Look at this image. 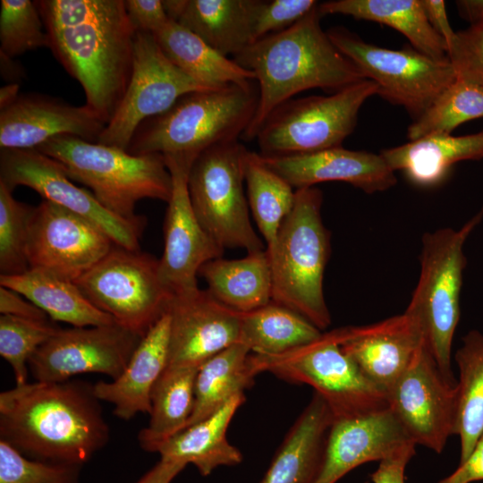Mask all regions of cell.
I'll return each mask as SVG.
<instances>
[{
  "mask_svg": "<svg viewBox=\"0 0 483 483\" xmlns=\"http://www.w3.org/2000/svg\"><path fill=\"white\" fill-rule=\"evenodd\" d=\"M456 4L462 18L470 23L483 18V0H461Z\"/></svg>",
  "mask_w": 483,
  "mask_h": 483,
  "instance_id": "52",
  "label": "cell"
},
{
  "mask_svg": "<svg viewBox=\"0 0 483 483\" xmlns=\"http://www.w3.org/2000/svg\"><path fill=\"white\" fill-rule=\"evenodd\" d=\"M109 436L88 382L34 381L0 394V440L29 458L82 466Z\"/></svg>",
  "mask_w": 483,
  "mask_h": 483,
  "instance_id": "2",
  "label": "cell"
},
{
  "mask_svg": "<svg viewBox=\"0 0 483 483\" xmlns=\"http://www.w3.org/2000/svg\"><path fill=\"white\" fill-rule=\"evenodd\" d=\"M244 178L249 208L268 248L294 206L296 191L264 162L259 153L249 149Z\"/></svg>",
  "mask_w": 483,
  "mask_h": 483,
  "instance_id": "37",
  "label": "cell"
},
{
  "mask_svg": "<svg viewBox=\"0 0 483 483\" xmlns=\"http://www.w3.org/2000/svg\"><path fill=\"white\" fill-rule=\"evenodd\" d=\"M40 47L49 48V38L35 1L1 0L0 55L15 58Z\"/></svg>",
  "mask_w": 483,
  "mask_h": 483,
  "instance_id": "39",
  "label": "cell"
},
{
  "mask_svg": "<svg viewBox=\"0 0 483 483\" xmlns=\"http://www.w3.org/2000/svg\"><path fill=\"white\" fill-rule=\"evenodd\" d=\"M411 445L415 444L389 408L334 419L314 483H337L353 469L369 462H381Z\"/></svg>",
  "mask_w": 483,
  "mask_h": 483,
  "instance_id": "22",
  "label": "cell"
},
{
  "mask_svg": "<svg viewBox=\"0 0 483 483\" xmlns=\"http://www.w3.org/2000/svg\"><path fill=\"white\" fill-rule=\"evenodd\" d=\"M0 182L13 191L26 186L99 226L115 245L139 250L146 218L130 221L105 208L92 192L72 182L63 166L37 149H1Z\"/></svg>",
  "mask_w": 483,
  "mask_h": 483,
  "instance_id": "15",
  "label": "cell"
},
{
  "mask_svg": "<svg viewBox=\"0 0 483 483\" xmlns=\"http://www.w3.org/2000/svg\"><path fill=\"white\" fill-rule=\"evenodd\" d=\"M186 466L182 462L160 459L135 483H171Z\"/></svg>",
  "mask_w": 483,
  "mask_h": 483,
  "instance_id": "50",
  "label": "cell"
},
{
  "mask_svg": "<svg viewBox=\"0 0 483 483\" xmlns=\"http://www.w3.org/2000/svg\"><path fill=\"white\" fill-rule=\"evenodd\" d=\"M199 368L167 367L151 392L148 426L140 431V445L147 452L186 428L194 407Z\"/></svg>",
  "mask_w": 483,
  "mask_h": 483,
  "instance_id": "33",
  "label": "cell"
},
{
  "mask_svg": "<svg viewBox=\"0 0 483 483\" xmlns=\"http://www.w3.org/2000/svg\"><path fill=\"white\" fill-rule=\"evenodd\" d=\"M428 20L446 46V52L453 43L456 31H454L448 21L445 3L443 0H421Z\"/></svg>",
  "mask_w": 483,
  "mask_h": 483,
  "instance_id": "49",
  "label": "cell"
},
{
  "mask_svg": "<svg viewBox=\"0 0 483 483\" xmlns=\"http://www.w3.org/2000/svg\"><path fill=\"white\" fill-rule=\"evenodd\" d=\"M124 6L136 31L155 34L170 21L160 0H124Z\"/></svg>",
  "mask_w": 483,
  "mask_h": 483,
  "instance_id": "45",
  "label": "cell"
},
{
  "mask_svg": "<svg viewBox=\"0 0 483 483\" xmlns=\"http://www.w3.org/2000/svg\"><path fill=\"white\" fill-rule=\"evenodd\" d=\"M258 97L256 80L187 93L163 114L144 121L126 151L160 154L192 165L206 149L242 138Z\"/></svg>",
  "mask_w": 483,
  "mask_h": 483,
  "instance_id": "4",
  "label": "cell"
},
{
  "mask_svg": "<svg viewBox=\"0 0 483 483\" xmlns=\"http://www.w3.org/2000/svg\"><path fill=\"white\" fill-rule=\"evenodd\" d=\"M483 480V434L472 452L449 476L436 483H471Z\"/></svg>",
  "mask_w": 483,
  "mask_h": 483,
  "instance_id": "48",
  "label": "cell"
},
{
  "mask_svg": "<svg viewBox=\"0 0 483 483\" xmlns=\"http://www.w3.org/2000/svg\"><path fill=\"white\" fill-rule=\"evenodd\" d=\"M321 16L344 14L358 20L389 26L410 41L420 53L447 59L444 40L431 27L421 0H335L318 4Z\"/></svg>",
  "mask_w": 483,
  "mask_h": 483,
  "instance_id": "31",
  "label": "cell"
},
{
  "mask_svg": "<svg viewBox=\"0 0 483 483\" xmlns=\"http://www.w3.org/2000/svg\"><path fill=\"white\" fill-rule=\"evenodd\" d=\"M345 331L346 326L332 329L278 355L250 353L251 369L256 376L268 372L290 383L311 386L326 402L334 419L365 416L388 408L386 393L343 351Z\"/></svg>",
  "mask_w": 483,
  "mask_h": 483,
  "instance_id": "8",
  "label": "cell"
},
{
  "mask_svg": "<svg viewBox=\"0 0 483 483\" xmlns=\"http://www.w3.org/2000/svg\"><path fill=\"white\" fill-rule=\"evenodd\" d=\"M247 151L238 140L206 149L191 165L187 185L194 213L215 242L251 253L267 246L253 228L244 193Z\"/></svg>",
  "mask_w": 483,
  "mask_h": 483,
  "instance_id": "9",
  "label": "cell"
},
{
  "mask_svg": "<svg viewBox=\"0 0 483 483\" xmlns=\"http://www.w3.org/2000/svg\"><path fill=\"white\" fill-rule=\"evenodd\" d=\"M19 89V83H7L0 89V109L10 106L18 98Z\"/></svg>",
  "mask_w": 483,
  "mask_h": 483,
  "instance_id": "53",
  "label": "cell"
},
{
  "mask_svg": "<svg viewBox=\"0 0 483 483\" xmlns=\"http://www.w3.org/2000/svg\"><path fill=\"white\" fill-rule=\"evenodd\" d=\"M0 67L2 77L8 83H19L25 77L24 69L13 61V58L0 55Z\"/></svg>",
  "mask_w": 483,
  "mask_h": 483,
  "instance_id": "51",
  "label": "cell"
},
{
  "mask_svg": "<svg viewBox=\"0 0 483 483\" xmlns=\"http://www.w3.org/2000/svg\"><path fill=\"white\" fill-rule=\"evenodd\" d=\"M169 335L167 311L142 337L117 378L93 385L98 400L114 405V416L129 420L139 412L150 413L152 389L168 364Z\"/></svg>",
  "mask_w": 483,
  "mask_h": 483,
  "instance_id": "24",
  "label": "cell"
},
{
  "mask_svg": "<svg viewBox=\"0 0 483 483\" xmlns=\"http://www.w3.org/2000/svg\"><path fill=\"white\" fill-rule=\"evenodd\" d=\"M378 86L362 80L328 96L292 97L275 108L256 137L263 156H287L342 147L365 101Z\"/></svg>",
  "mask_w": 483,
  "mask_h": 483,
  "instance_id": "10",
  "label": "cell"
},
{
  "mask_svg": "<svg viewBox=\"0 0 483 483\" xmlns=\"http://www.w3.org/2000/svg\"><path fill=\"white\" fill-rule=\"evenodd\" d=\"M415 445H411L394 455L379 462L370 475L373 483H404L407 464L415 455Z\"/></svg>",
  "mask_w": 483,
  "mask_h": 483,
  "instance_id": "47",
  "label": "cell"
},
{
  "mask_svg": "<svg viewBox=\"0 0 483 483\" xmlns=\"http://www.w3.org/2000/svg\"><path fill=\"white\" fill-rule=\"evenodd\" d=\"M425 343L419 321L404 311L370 325L346 326L341 347L386 394Z\"/></svg>",
  "mask_w": 483,
  "mask_h": 483,
  "instance_id": "21",
  "label": "cell"
},
{
  "mask_svg": "<svg viewBox=\"0 0 483 483\" xmlns=\"http://www.w3.org/2000/svg\"><path fill=\"white\" fill-rule=\"evenodd\" d=\"M322 333L301 315L273 301L240 312L239 343L253 354H282L314 341Z\"/></svg>",
  "mask_w": 483,
  "mask_h": 483,
  "instance_id": "34",
  "label": "cell"
},
{
  "mask_svg": "<svg viewBox=\"0 0 483 483\" xmlns=\"http://www.w3.org/2000/svg\"><path fill=\"white\" fill-rule=\"evenodd\" d=\"M152 35L162 52L175 66L208 89L256 80L251 71L221 55L175 21L170 20L163 29Z\"/></svg>",
  "mask_w": 483,
  "mask_h": 483,
  "instance_id": "32",
  "label": "cell"
},
{
  "mask_svg": "<svg viewBox=\"0 0 483 483\" xmlns=\"http://www.w3.org/2000/svg\"><path fill=\"white\" fill-rule=\"evenodd\" d=\"M208 292L225 306L248 312L272 301V275L267 250L238 259H212L199 271Z\"/></svg>",
  "mask_w": 483,
  "mask_h": 483,
  "instance_id": "30",
  "label": "cell"
},
{
  "mask_svg": "<svg viewBox=\"0 0 483 483\" xmlns=\"http://www.w3.org/2000/svg\"><path fill=\"white\" fill-rule=\"evenodd\" d=\"M114 242L91 221L43 199L29 221L30 268L75 281L103 258Z\"/></svg>",
  "mask_w": 483,
  "mask_h": 483,
  "instance_id": "17",
  "label": "cell"
},
{
  "mask_svg": "<svg viewBox=\"0 0 483 483\" xmlns=\"http://www.w3.org/2000/svg\"><path fill=\"white\" fill-rule=\"evenodd\" d=\"M326 32L364 78L378 86V95L403 106L414 120L457 79L448 58L436 60L412 47L401 50L377 47L342 27Z\"/></svg>",
  "mask_w": 483,
  "mask_h": 483,
  "instance_id": "12",
  "label": "cell"
},
{
  "mask_svg": "<svg viewBox=\"0 0 483 483\" xmlns=\"http://www.w3.org/2000/svg\"><path fill=\"white\" fill-rule=\"evenodd\" d=\"M208 89L175 66L151 33L136 31L129 84L97 143L127 150L144 121L163 114L187 93Z\"/></svg>",
  "mask_w": 483,
  "mask_h": 483,
  "instance_id": "13",
  "label": "cell"
},
{
  "mask_svg": "<svg viewBox=\"0 0 483 483\" xmlns=\"http://www.w3.org/2000/svg\"><path fill=\"white\" fill-rule=\"evenodd\" d=\"M168 313L167 367L199 368L239 343L240 312L216 301L207 289L174 295Z\"/></svg>",
  "mask_w": 483,
  "mask_h": 483,
  "instance_id": "19",
  "label": "cell"
},
{
  "mask_svg": "<svg viewBox=\"0 0 483 483\" xmlns=\"http://www.w3.org/2000/svg\"><path fill=\"white\" fill-rule=\"evenodd\" d=\"M457 79L483 88V18L460 31L446 52Z\"/></svg>",
  "mask_w": 483,
  "mask_h": 483,
  "instance_id": "43",
  "label": "cell"
},
{
  "mask_svg": "<svg viewBox=\"0 0 483 483\" xmlns=\"http://www.w3.org/2000/svg\"><path fill=\"white\" fill-rule=\"evenodd\" d=\"M380 154L392 170L402 171L413 183L434 186L454 164L483 158V131L463 136L429 134Z\"/></svg>",
  "mask_w": 483,
  "mask_h": 483,
  "instance_id": "27",
  "label": "cell"
},
{
  "mask_svg": "<svg viewBox=\"0 0 483 483\" xmlns=\"http://www.w3.org/2000/svg\"><path fill=\"white\" fill-rule=\"evenodd\" d=\"M0 285L27 298L52 321L76 327L117 324L95 307L74 281L47 270L30 268L20 275H0Z\"/></svg>",
  "mask_w": 483,
  "mask_h": 483,
  "instance_id": "29",
  "label": "cell"
},
{
  "mask_svg": "<svg viewBox=\"0 0 483 483\" xmlns=\"http://www.w3.org/2000/svg\"><path fill=\"white\" fill-rule=\"evenodd\" d=\"M37 150L56 160L71 180L89 187L105 208L121 218L141 219L135 214L141 199H170L172 175L160 154L132 155L70 135L55 137Z\"/></svg>",
  "mask_w": 483,
  "mask_h": 483,
  "instance_id": "6",
  "label": "cell"
},
{
  "mask_svg": "<svg viewBox=\"0 0 483 483\" xmlns=\"http://www.w3.org/2000/svg\"><path fill=\"white\" fill-rule=\"evenodd\" d=\"M74 283L95 307L142 337L174 296L160 275L159 259L115 244Z\"/></svg>",
  "mask_w": 483,
  "mask_h": 483,
  "instance_id": "11",
  "label": "cell"
},
{
  "mask_svg": "<svg viewBox=\"0 0 483 483\" xmlns=\"http://www.w3.org/2000/svg\"><path fill=\"white\" fill-rule=\"evenodd\" d=\"M386 396L388 408L416 445L444 451L455 435L457 381L445 377L426 343Z\"/></svg>",
  "mask_w": 483,
  "mask_h": 483,
  "instance_id": "14",
  "label": "cell"
},
{
  "mask_svg": "<svg viewBox=\"0 0 483 483\" xmlns=\"http://www.w3.org/2000/svg\"><path fill=\"white\" fill-rule=\"evenodd\" d=\"M81 468L29 458L0 440V483H79Z\"/></svg>",
  "mask_w": 483,
  "mask_h": 483,
  "instance_id": "42",
  "label": "cell"
},
{
  "mask_svg": "<svg viewBox=\"0 0 483 483\" xmlns=\"http://www.w3.org/2000/svg\"><path fill=\"white\" fill-rule=\"evenodd\" d=\"M483 217L481 209L460 229L440 228L422 237L419 275L405 311L419 323L426 344L445 377L453 382L452 345L460 319L464 243Z\"/></svg>",
  "mask_w": 483,
  "mask_h": 483,
  "instance_id": "7",
  "label": "cell"
},
{
  "mask_svg": "<svg viewBox=\"0 0 483 483\" xmlns=\"http://www.w3.org/2000/svg\"><path fill=\"white\" fill-rule=\"evenodd\" d=\"M454 360L459 369L455 435L460 437L462 462L483 434V334L468 332Z\"/></svg>",
  "mask_w": 483,
  "mask_h": 483,
  "instance_id": "36",
  "label": "cell"
},
{
  "mask_svg": "<svg viewBox=\"0 0 483 483\" xmlns=\"http://www.w3.org/2000/svg\"><path fill=\"white\" fill-rule=\"evenodd\" d=\"M106 125L86 104L77 106L43 94H20L0 109V149H37L63 135L97 142Z\"/></svg>",
  "mask_w": 483,
  "mask_h": 483,
  "instance_id": "20",
  "label": "cell"
},
{
  "mask_svg": "<svg viewBox=\"0 0 483 483\" xmlns=\"http://www.w3.org/2000/svg\"><path fill=\"white\" fill-rule=\"evenodd\" d=\"M483 118V88L461 79L445 89L407 129L409 140L451 132L461 124Z\"/></svg>",
  "mask_w": 483,
  "mask_h": 483,
  "instance_id": "38",
  "label": "cell"
},
{
  "mask_svg": "<svg viewBox=\"0 0 483 483\" xmlns=\"http://www.w3.org/2000/svg\"><path fill=\"white\" fill-rule=\"evenodd\" d=\"M49 48L82 87L86 105L106 123L129 84L136 30L124 0L35 1Z\"/></svg>",
  "mask_w": 483,
  "mask_h": 483,
  "instance_id": "1",
  "label": "cell"
},
{
  "mask_svg": "<svg viewBox=\"0 0 483 483\" xmlns=\"http://www.w3.org/2000/svg\"><path fill=\"white\" fill-rule=\"evenodd\" d=\"M318 4L314 0H260L253 29L254 42L292 27Z\"/></svg>",
  "mask_w": 483,
  "mask_h": 483,
  "instance_id": "44",
  "label": "cell"
},
{
  "mask_svg": "<svg viewBox=\"0 0 483 483\" xmlns=\"http://www.w3.org/2000/svg\"><path fill=\"white\" fill-rule=\"evenodd\" d=\"M34 207L16 200L0 182V275H15L30 269L27 258L29 221Z\"/></svg>",
  "mask_w": 483,
  "mask_h": 483,
  "instance_id": "40",
  "label": "cell"
},
{
  "mask_svg": "<svg viewBox=\"0 0 483 483\" xmlns=\"http://www.w3.org/2000/svg\"><path fill=\"white\" fill-rule=\"evenodd\" d=\"M165 159L173 190L164 222L165 245L159 272L166 287L178 295L199 288L200 267L221 258L224 249L202 227L192 208L187 185L191 164L172 157Z\"/></svg>",
  "mask_w": 483,
  "mask_h": 483,
  "instance_id": "18",
  "label": "cell"
},
{
  "mask_svg": "<svg viewBox=\"0 0 483 483\" xmlns=\"http://www.w3.org/2000/svg\"><path fill=\"white\" fill-rule=\"evenodd\" d=\"M261 155V154H260ZM264 162L293 188L325 182H343L367 193L385 191L396 184L394 171L381 154L343 147L287 156H263Z\"/></svg>",
  "mask_w": 483,
  "mask_h": 483,
  "instance_id": "23",
  "label": "cell"
},
{
  "mask_svg": "<svg viewBox=\"0 0 483 483\" xmlns=\"http://www.w3.org/2000/svg\"><path fill=\"white\" fill-rule=\"evenodd\" d=\"M322 191L297 189L294 206L267 248L272 301L304 317L320 331L331 325L323 280L331 245L321 216Z\"/></svg>",
  "mask_w": 483,
  "mask_h": 483,
  "instance_id": "5",
  "label": "cell"
},
{
  "mask_svg": "<svg viewBox=\"0 0 483 483\" xmlns=\"http://www.w3.org/2000/svg\"><path fill=\"white\" fill-rule=\"evenodd\" d=\"M60 327L50 320L0 317V355L12 367L16 385L28 383L29 360Z\"/></svg>",
  "mask_w": 483,
  "mask_h": 483,
  "instance_id": "41",
  "label": "cell"
},
{
  "mask_svg": "<svg viewBox=\"0 0 483 483\" xmlns=\"http://www.w3.org/2000/svg\"><path fill=\"white\" fill-rule=\"evenodd\" d=\"M334 416L314 393L273 457L259 483H314Z\"/></svg>",
  "mask_w": 483,
  "mask_h": 483,
  "instance_id": "25",
  "label": "cell"
},
{
  "mask_svg": "<svg viewBox=\"0 0 483 483\" xmlns=\"http://www.w3.org/2000/svg\"><path fill=\"white\" fill-rule=\"evenodd\" d=\"M260 0H182L175 21L227 56H236L254 42Z\"/></svg>",
  "mask_w": 483,
  "mask_h": 483,
  "instance_id": "28",
  "label": "cell"
},
{
  "mask_svg": "<svg viewBox=\"0 0 483 483\" xmlns=\"http://www.w3.org/2000/svg\"><path fill=\"white\" fill-rule=\"evenodd\" d=\"M250 353L244 344L236 343L199 368L194 407L186 427L208 417L254 384Z\"/></svg>",
  "mask_w": 483,
  "mask_h": 483,
  "instance_id": "35",
  "label": "cell"
},
{
  "mask_svg": "<svg viewBox=\"0 0 483 483\" xmlns=\"http://www.w3.org/2000/svg\"><path fill=\"white\" fill-rule=\"evenodd\" d=\"M321 17L318 4L292 27L256 40L233 57L254 73L259 92L241 139H256L272 111L298 93L316 88L334 93L366 80L323 30Z\"/></svg>",
  "mask_w": 483,
  "mask_h": 483,
  "instance_id": "3",
  "label": "cell"
},
{
  "mask_svg": "<svg viewBox=\"0 0 483 483\" xmlns=\"http://www.w3.org/2000/svg\"><path fill=\"white\" fill-rule=\"evenodd\" d=\"M142 336L118 325L59 330L29 360L38 382H63L85 373L117 378L125 369Z\"/></svg>",
  "mask_w": 483,
  "mask_h": 483,
  "instance_id": "16",
  "label": "cell"
},
{
  "mask_svg": "<svg viewBox=\"0 0 483 483\" xmlns=\"http://www.w3.org/2000/svg\"><path fill=\"white\" fill-rule=\"evenodd\" d=\"M245 401L244 394L233 396L208 417L159 444L153 453H157L160 459L192 464L203 477L218 467L239 465L243 455L228 441L226 432Z\"/></svg>",
  "mask_w": 483,
  "mask_h": 483,
  "instance_id": "26",
  "label": "cell"
},
{
  "mask_svg": "<svg viewBox=\"0 0 483 483\" xmlns=\"http://www.w3.org/2000/svg\"><path fill=\"white\" fill-rule=\"evenodd\" d=\"M0 312L16 318L47 321L50 318L38 306L21 294L0 285Z\"/></svg>",
  "mask_w": 483,
  "mask_h": 483,
  "instance_id": "46",
  "label": "cell"
}]
</instances>
